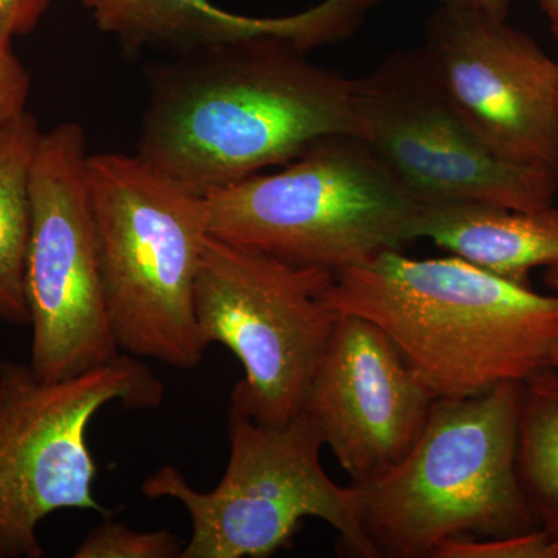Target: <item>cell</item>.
<instances>
[{"label":"cell","mask_w":558,"mask_h":558,"mask_svg":"<svg viewBox=\"0 0 558 558\" xmlns=\"http://www.w3.org/2000/svg\"><path fill=\"white\" fill-rule=\"evenodd\" d=\"M307 54L274 36L172 54L149 72L135 154L207 196L326 135L363 138L354 80Z\"/></svg>","instance_id":"obj_1"},{"label":"cell","mask_w":558,"mask_h":558,"mask_svg":"<svg viewBox=\"0 0 558 558\" xmlns=\"http://www.w3.org/2000/svg\"><path fill=\"white\" fill-rule=\"evenodd\" d=\"M339 314L369 319L435 399L483 395L553 366L558 293L499 277L459 256L414 259L388 250L333 274Z\"/></svg>","instance_id":"obj_2"},{"label":"cell","mask_w":558,"mask_h":558,"mask_svg":"<svg viewBox=\"0 0 558 558\" xmlns=\"http://www.w3.org/2000/svg\"><path fill=\"white\" fill-rule=\"evenodd\" d=\"M523 381L435 399L413 449L391 472L352 484L379 558H433L458 537L505 538L538 527L517 472Z\"/></svg>","instance_id":"obj_3"},{"label":"cell","mask_w":558,"mask_h":558,"mask_svg":"<svg viewBox=\"0 0 558 558\" xmlns=\"http://www.w3.org/2000/svg\"><path fill=\"white\" fill-rule=\"evenodd\" d=\"M86 180L120 351L171 368H199L205 348L194 286L209 238L205 196L137 154H89Z\"/></svg>","instance_id":"obj_4"},{"label":"cell","mask_w":558,"mask_h":558,"mask_svg":"<svg viewBox=\"0 0 558 558\" xmlns=\"http://www.w3.org/2000/svg\"><path fill=\"white\" fill-rule=\"evenodd\" d=\"M205 201L213 236L332 274L416 240L417 202L359 135H326Z\"/></svg>","instance_id":"obj_5"},{"label":"cell","mask_w":558,"mask_h":558,"mask_svg":"<svg viewBox=\"0 0 558 558\" xmlns=\"http://www.w3.org/2000/svg\"><path fill=\"white\" fill-rule=\"evenodd\" d=\"M230 458L218 486H191L174 465L142 484L149 499H172L189 512L182 558H266L289 548L306 519L336 529L348 553L379 558L360 524L357 494L322 465V433L306 411L284 425H264L229 411Z\"/></svg>","instance_id":"obj_6"},{"label":"cell","mask_w":558,"mask_h":558,"mask_svg":"<svg viewBox=\"0 0 558 558\" xmlns=\"http://www.w3.org/2000/svg\"><path fill=\"white\" fill-rule=\"evenodd\" d=\"M163 400V381L123 352L58 381L38 379L28 363L0 360V558L43 557L39 524L58 510L108 519L94 495L90 422L110 403L153 410Z\"/></svg>","instance_id":"obj_7"},{"label":"cell","mask_w":558,"mask_h":558,"mask_svg":"<svg viewBox=\"0 0 558 558\" xmlns=\"http://www.w3.org/2000/svg\"><path fill=\"white\" fill-rule=\"evenodd\" d=\"M333 274L286 263L209 234L194 286L201 343L222 344L244 369L230 410L264 425L303 411L339 312Z\"/></svg>","instance_id":"obj_8"},{"label":"cell","mask_w":558,"mask_h":558,"mask_svg":"<svg viewBox=\"0 0 558 558\" xmlns=\"http://www.w3.org/2000/svg\"><path fill=\"white\" fill-rule=\"evenodd\" d=\"M363 138L418 205L553 207L558 171L499 156L459 116L424 46L354 80Z\"/></svg>","instance_id":"obj_9"},{"label":"cell","mask_w":558,"mask_h":558,"mask_svg":"<svg viewBox=\"0 0 558 558\" xmlns=\"http://www.w3.org/2000/svg\"><path fill=\"white\" fill-rule=\"evenodd\" d=\"M87 140L78 123L43 132L32 174L25 260L32 373L72 379L121 354L106 306L87 191Z\"/></svg>","instance_id":"obj_10"},{"label":"cell","mask_w":558,"mask_h":558,"mask_svg":"<svg viewBox=\"0 0 558 558\" xmlns=\"http://www.w3.org/2000/svg\"><path fill=\"white\" fill-rule=\"evenodd\" d=\"M429 60L459 116L506 159L558 171V62L508 20L439 7Z\"/></svg>","instance_id":"obj_11"},{"label":"cell","mask_w":558,"mask_h":558,"mask_svg":"<svg viewBox=\"0 0 558 558\" xmlns=\"http://www.w3.org/2000/svg\"><path fill=\"white\" fill-rule=\"evenodd\" d=\"M433 402L384 330L359 315L340 314L303 411L351 484H368L410 453Z\"/></svg>","instance_id":"obj_12"},{"label":"cell","mask_w":558,"mask_h":558,"mask_svg":"<svg viewBox=\"0 0 558 558\" xmlns=\"http://www.w3.org/2000/svg\"><path fill=\"white\" fill-rule=\"evenodd\" d=\"M98 31L132 53L161 49L172 54L215 44L274 36L301 50L351 38L363 22L362 0H322L288 16L230 13L211 0H81Z\"/></svg>","instance_id":"obj_13"},{"label":"cell","mask_w":558,"mask_h":558,"mask_svg":"<svg viewBox=\"0 0 558 558\" xmlns=\"http://www.w3.org/2000/svg\"><path fill=\"white\" fill-rule=\"evenodd\" d=\"M414 238L429 240L499 277L526 282L532 269L558 264V209L418 205Z\"/></svg>","instance_id":"obj_14"},{"label":"cell","mask_w":558,"mask_h":558,"mask_svg":"<svg viewBox=\"0 0 558 558\" xmlns=\"http://www.w3.org/2000/svg\"><path fill=\"white\" fill-rule=\"evenodd\" d=\"M38 121L25 110L0 128V319L31 325L25 260L32 226V174L38 153Z\"/></svg>","instance_id":"obj_15"},{"label":"cell","mask_w":558,"mask_h":558,"mask_svg":"<svg viewBox=\"0 0 558 558\" xmlns=\"http://www.w3.org/2000/svg\"><path fill=\"white\" fill-rule=\"evenodd\" d=\"M517 472L538 527L558 542V366L523 381Z\"/></svg>","instance_id":"obj_16"},{"label":"cell","mask_w":558,"mask_h":558,"mask_svg":"<svg viewBox=\"0 0 558 558\" xmlns=\"http://www.w3.org/2000/svg\"><path fill=\"white\" fill-rule=\"evenodd\" d=\"M183 545L170 531L138 532L119 521H106L92 529L75 549V558H182Z\"/></svg>","instance_id":"obj_17"},{"label":"cell","mask_w":558,"mask_h":558,"mask_svg":"<svg viewBox=\"0 0 558 558\" xmlns=\"http://www.w3.org/2000/svg\"><path fill=\"white\" fill-rule=\"evenodd\" d=\"M433 558H558V542L542 529L505 538L458 537L440 543Z\"/></svg>","instance_id":"obj_18"},{"label":"cell","mask_w":558,"mask_h":558,"mask_svg":"<svg viewBox=\"0 0 558 558\" xmlns=\"http://www.w3.org/2000/svg\"><path fill=\"white\" fill-rule=\"evenodd\" d=\"M13 31L0 21V128L25 112L31 95V73L14 50Z\"/></svg>","instance_id":"obj_19"},{"label":"cell","mask_w":558,"mask_h":558,"mask_svg":"<svg viewBox=\"0 0 558 558\" xmlns=\"http://www.w3.org/2000/svg\"><path fill=\"white\" fill-rule=\"evenodd\" d=\"M51 0H0V21L5 22L14 36H25L38 27Z\"/></svg>","instance_id":"obj_20"},{"label":"cell","mask_w":558,"mask_h":558,"mask_svg":"<svg viewBox=\"0 0 558 558\" xmlns=\"http://www.w3.org/2000/svg\"><path fill=\"white\" fill-rule=\"evenodd\" d=\"M439 2L440 7L483 11L499 20H508L512 0H439Z\"/></svg>","instance_id":"obj_21"},{"label":"cell","mask_w":558,"mask_h":558,"mask_svg":"<svg viewBox=\"0 0 558 558\" xmlns=\"http://www.w3.org/2000/svg\"><path fill=\"white\" fill-rule=\"evenodd\" d=\"M537 2L548 21L550 33L558 39V0H537Z\"/></svg>","instance_id":"obj_22"},{"label":"cell","mask_w":558,"mask_h":558,"mask_svg":"<svg viewBox=\"0 0 558 558\" xmlns=\"http://www.w3.org/2000/svg\"><path fill=\"white\" fill-rule=\"evenodd\" d=\"M545 284L548 286L554 293H558V264L557 266L546 267ZM553 366H558V347L553 354Z\"/></svg>","instance_id":"obj_23"}]
</instances>
